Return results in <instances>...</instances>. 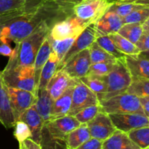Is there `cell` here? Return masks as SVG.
I'll return each mask as SVG.
<instances>
[{
	"instance_id": "26",
	"label": "cell",
	"mask_w": 149,
	"mask_h": 149,
	"mask_svg": "<svg viewBox=\"0 0 149 149\" xmlns=\"http://www.w3.org/2000/svg\"><path fill=\"white\" fill-rule=\"evenodd\" d=\"M39 145L42 149H68L65 139L58 138L48 131L45 124L41 132V141Z\"/></svg>"
},
{
	"instance_id": "10",
	"label": "cell",
	"mask_w": 149,
	"mask_h": 149,
	"mask_svg": "<svg viewBox=\"0 0 149 149\" xmlns=\"http://www.w3.org/2000/svg\"><path fill=\"white\" fill-rule=\"evenodd\" d=\"M116 130L128 132L138 128L149 127L148 117L140 113H109Z\"/></svg>"
},
{
	"instance_id": "43",
	"label": "cell",
	"mask_w": 149,
	"mask_h": 149,
	"mask_svg": "<svg viewBox=\"0 0 149 149\" xmlns=\"http://www.w3.org/2000/svg\"><path fill=\"white\" fill-rule=\"evenodd\" d=\"M23 1L25 2V5L23 11L27 12L36 8L38 5H39L45 0H23Z\"/></svg>"
},
{
	"instance_id": "27",
	"label": "cell",
	"mask_w": 149,
	"mask_h": 149,
	"mask_svg": "<svg viewBox=\"0 0 149 149\" xmlns=\"http://www.w3.org/2000/svg\"><path fill=\"white\" fill-rule=\"evenodd\" d=\"M89 89L95 93L99 102L102 101L105 94L107 91V84L101 79V77L95 76L86 75L79 79Z\"/></svg>"
},
{
	"instance_id": "5",
	"label": "cell",
	"mask_w": 149,
	"mask_h": 149,
	"mask_svg": "<svg viewBox=\"0 0 149 149\" xmlns=\"http://www.w3.org/2000/svg\"><path fill=\"white\" fill-rule=\"evenodd\" d=\"M103 112L108 113H140L145 115L140 97L128 93L117 95L100 102Z\"/></svg>"
},
{
	"instance_id": "3",
	"label": "cell",
	"mask_w": 149,
	"mask_h": 149,
	"mask_svg": "<svg viewBox=\"0 0 149 149\" xmlns=\"http://www.w3.org/2000/svg\"><path fill=\"white\" fill-rule=\"evenodd\" d=\"M1 77L7 87L29 91L36 95L37 94L38 86L33 66L5 67Z\"/></svg>"
},
{
	"instance_id": "4",
	"label": "cell",
	"mask_w": 149,
	"mask_h": 149,
	"mask_svg": "<svg viewBox=\"0 0 149 149\" xmlns=\"http://www.w3.org/2000/svg\"><path fill=\"white\" fill-rule=\"evenodd\" d=\"M101 79L107 84V91L103 100L127 91L132 83V78L127 67L125 60H116L113 69Z\"/></svg>"
},
{
	"instance_id": "42",
	"label": "cell",
	"mask_w": 149,
	"mask_h": 149,
	"mask_svg": "<svg viewBox=\"0 0 149 149\" xmlns=\"http://www.w3.org/2000/svg\"><path fill=\"white\" fill-rule=\"evenodd\" d=\"M141 52L149 51V33L143 32L140 39L135 44Z\"/></svg>"
},
{
	"instance_id": "13",
	"label": "cell",
	"mask_w": 149,
	"mask_h": 149,
	"mask_svg": "<svg viewBox=\"0 0 149 149\" xmlns=\"http://www.w3.org/2000/svg\"><path fill=\"white\" fill-rule=\"evenodd\" d=\"M89 48L74 55L61 69L71 78L80 79L87 75L91 65Z\"/></svg>"
},
{
	"instance_id": "51",
	"label": "cell",
	"mask_w": 149,
	"mask_h": 149,
	"mask_svg": "<svg viewBox=\"0 0 149 149\" xmlns=\"http://www.w3.org/2000/svg\"><path fill=\"white\" fill-rule=\"evenodd\" d=\"M136 4H144V5L149 6V0H140V1H136Z\"/></svg>"
},
{
	"instance_id": "35",
	"label": "cell",
	"mask_w": 149,
	"mask_h": 149,
	"mask_svg": "<svg viewBox=\"0 0 149 149\" xmlns=\"http://www.w3.org/2000/svg\"><path fill=\"white\" fill-rule=\"evenodd\" d=\"M127 93L135 95L139 97H149V79H132Z\"/></svg>"
},
{
	"instance_id": "38",
	"label": "cell",
	"mask_w": 149,
	"mask_h": 149,
	"mask_svg": "<svg viewBox=\"0 0 149 149\" xmlns=\"http://www.w3.org/2000/svg\"><path fill=\"white\" fill-rule=\"evenodd\" d=\"M149 17V6L135 10L128 15L122 17L123 24L125 23H141L143 24Z\"/></svg>"
},
{
	"instance_id": "2",
	"label": "cell",
	"mask_w": 149,
	"mask_h": 149,
	"mask_svg": "<svg viewBox=\"0 0 149 149\" xmlns=\"http://www.w3.org/2000/svg\"><path fill=\"white\" fill-rule=\"evenodd\" d=\"M51 28L52 26L49 23H42L29 36L15 44L13 55L10 57L6 67L33 66L36 54Z\"/></svg>"
},
{
	"instance_id": "25",
	"label": "cell",
	"mask_w": 149,
	"mask_h": 149,
	"mask_svg": "<svg viewBox=\"0 0 149 149\" xmlns=\"http://www.w3.org/2000/svg\"><path fill=\"white\" fill-rule=\"evenodd\" d=\"M59 63L60 61L57 57L56 54L52 51L49 59L45 63L42 71H41L39 84H38V90L46 89L49 81L57 71V68H58Z\"/></svg>"
},
{
	"instance_id": "21",
	"label": "cell",
	"mask_w": 149,
	"mask_h": 149,
	"mask_svg": "<svg viewBox=\"0 0 149 149\" xmlns=\"http://www.w3.org/2000/svg\"><path fill=\"white\" fill-rule=\"evenodd\" d=\"M102 149H141L128 136L127 132L116 130L103 142Z\"/></svg>"
},
{
	"instance_id": "45",
	"label": "cell",
	"mask_w": 149,
	"mask_h": 149,
	"mask_svg": "<svg viewBox=\"0 0 149 149\" xmlns=\"http://www.w3.org/2000/svg\"><path fill=\"white\" fill-rule=\"evenodd\" d=\"M140 100L144 113L146 116L149 117V97H140Z\"/></svg>"
},
{
	"instance_id": "22",
	"label": "cell",
	"mask_w": 149,
	"mask_h": 149,
	"mask_svg": "<svg viewBox=\"0 0 149 149\" xmlns=\"http://www.w3.org/2000/svg\"><path fill=\"white\" fill-rule=\"evenodd\" d=\"M53 103L54 100L46 89L38 90L34 105L36 111L45 123L50 121L51 110Z\"/></svg>"
},
{
	"instance_id": "32",
	"label": "cell",
	"mask_w": 149,
	"mask_h": 149,
	"mask_svg": "<svg viewBox=\"0 0 149 149\" xmlns=\"http://www.w3.org/2000/svg\"><path fill=\"white\" fill-rule=\"evenodd\" d=\"M116 62V59L109 60L103 62L91 64L87 75L95 77H104L111 71Z\"/></svg>"
},
{
	"instance_id": "19",
	"label": "cell",
	"mask_w": 149,
	"mask_h": 149,
	"mask_svg": "<svg viewBox=\"0 0 149 149\" xmlns=\"http://www.w3.org/2000/svg\"><path fill=\"white\" fill-rule=\"evenodd\" d=\"M125 62L132 79H149V60L138 55H126Z\"/></svg>"
},
{
	"instance_id": "53",
	"label": "cell",
	"mask_w": 149,
	"mask_h": 149,
	"mask_svg": "<svg viewBox=\"0 0 149 149\" xmlns=\"http://www.w3.org/2000/svg\"><path fill=\"white\" fill-rule=\"evenodd\" d=\"M1 71H0V77H1Z\"/></svg>"
},
{
	"instance_id": "39",
	"label": "cell",
	"mask_w": 149,
	"mask_h": 149,
	"mask_svg": "<svg viewBox=\"0 0 149 149\" xmlns=\"http://www.w3.org/2000/svg\"><path fill=\"white\" fill-rule=\"evenodd\" d=\"M24 5L23 0H0V15L23 10Z\"/></svg>"
},
{
	"instance_id": "16",
	"label": "cell",
	"mask_w": 149,
	"mask_h": 149,
	"mask_svg": "<svg viewBox=\"0 0 149 149\" xmlns=\"http://www.w3.org/2000/svg\"><path fill=\"white\" fill-rule=\"evenodd\" d=\"M122 25L123 23L122 17L113 12L108 10L95 23L96 36L97 38L102 36L109 35L111 33H117Z\"/></svg>"
},
{
	"instance_id": "6",
	"label": "cell",
	"mask_w": 149,
	"mask_h": 149,
	"mask_svg": "<svg viewBox=\"0 0 149 149\" xmlns=\"http://www.w3.org/2000/svg\"><path fill=\"white\" fill-rule=\"evenodd\" d=\"M113 3L111 0H82L74 4L73 11L79 19L94 23L109 10Z\"/></svg>"
},
{
	"instance_id": "28",
	"label": "cell",
	"mask_w": 149,
	"mask_h": 149,
	"mask_svg": "<svg viewBox=\"0 0 149 149\" xmlns=\"http://www.w3.org/2000/svg\"><path fill=\"white\" fill-rule=\"evenodd\" d=\"M143 32V30L142 24L131 23L122 25L117 33L135 45L142 35Z\"/></svg>"
},
{
	"instance_id": "18",
	"label": "cell",
	"mask_w": 149,
	"mask_h": 149,
	"mask_svg": "<svg viewBox=\"0 0 149 149\" xmlns=\"http://www.w3.org/2000/svg\"><path fill=\"white\" fill-rule=\"evenodd\" d=\"M19 120L25 122L29 126L31 132V139L37 143H40L41 132H42L45 122L36 111L35 105H32L29 109H28L20 116Z\"/></svg>"
},
{
	"instance_id": "44",
	"label": "cell",
	"mask_w": 149,
	"mask_h": 149,
	"mask_svg": "<svg viewBox=\"0 0 149 149\" xmlns=\"http://www.w3.org/2000/svg\"><path fill=\"white\" fill-rule=\"evenodd\" d=\"M13 49L10 46V45L4 43L0 44V55L6 57H11L13 55Z\"/></svg>"
},
{
	"instance_id": "31",
	"label": "cell",
	"mask_w": 149,
	"mask_h": 149,
	"mask_svg": "<svg viewBox=\"0 0 149 149\" xmlns=\"http://www.w3.org/2000/svg\"><path fill=\"white\" fill-rule=\"evenodd\" d=\"M95 41L103 49H104L106 52H109L110 55H111L114 58H116V60H120V61L125 60L126 55H125V53H123L122 52H121V51L116 47L115 44L113 43V41L111 39V38L109 37V35L97 37Z\"/></svg>"
},
{
	"instance_id": "24",
	"label": "cell",
	"mask_w": 149,
	"mask_h": 149,
	"mask_svg": "<svg viewBox=\"0 0 149 149\" xmlns=\"http://www.w3.org/2000/svg\"><path fill=\"white\" fill-rule=\"evenodd\" d=\"M90 138L91 136L87 124H81L80 126L67 135L65 140L67 148L77 149Z\"/></svg>"
},
{
	"instance_id": "9",
	"label": "cell",
	"mask_w": 149,
	"mask_h": 149,
	"mask_svg": "<svg viewBox=\"0 0 149 149\" xmlns=\"http://www.w3.org/2000/svg\"><path fill=\"white\" fill-rule=\"evenodd\" d=\"M97 39L95 29V23L88 25L79 35L76 37L74 43L69 48L68 52L63 57L57 68L58 70H61L74 55L78 54L81 51L90 47V45Z\"/></svg>"
},
{
	"instance_id": "1",
	"label": "cell",
	"mask_w": 149,
	"mask_h": 149,
	"mask_svg": "<svg viewBox=\"0 0 149 149\" xmlns=\"http://www.w3.org/2000/svg\"><path fill=\"white\" fill-rule=\"evenodd\" d=\"M74 6L61 0H45L29 11L20 10L0 15V42L19 43L45 22L52 27L74 14Z\"/></svg>"
},
{
	"instance_id": "54",
	"label": "cell",
	"mask_w": 149,
	"mask_h": 149,
	"mask_svg": "<svg viewBox=\"0 0 149 149\" xmlns=\"http://www.w3.org/2000/svg\"><path fill=\"white\" fill-rule=\"evenodd\" d=\"M148 120H149V117H148Z\"/></svg>"
},
{
	"instance_id": "12",
	"label": "cell",
	"mask_w": 149,
	"mask_h": 149,
	"mask_svg": "<svg viewBox=\"0 0 149 149\" xmlns=\"http://www.w3.org/2000/svg\"><path fill=\"white\" fill-rule=\"evenodd\" d=\"M7 91L15 118L17 122L19 120L20 116L32 105L34 104L36 95L29 91L9 87H7Z\"/></svg>"
},
{
	"instance_id": "33",
	"label": "cell",
	"mask_w": 149,
	"mask_h": 149,
	"mask_svg": "<svg viewBox=\"0 0 149 149\" xmlns=\"http://www.w3.org/2000/svg\"><path fill=\"white\" fill-rule=\"evenodd\" d=\"M147 5L136 4V3H119L113 2L109 7V11L113 12L121 17H124L128 15L135 10L143 8Z\"/></svg>"
},
{
	"instance_id": "50",
	"label": "cell",
	"mask_w": 149,
	"mask_h": 149,
	"mask_svg": "<svg viewBox=\"0 0 149 149\" xmlns=\"http://www.w3.org/2000/svg\"><path fill=\"white\" fill-rule=\"evenodd\" d=\"M61 1H66V2H69V3H71V4H77V3L80 2L81 1H82V0H61ZM111 1H112L113 2H114L115 0H111Z\"/></svg>"
},
{
	"instance_id": "15",
	"label": "cell",
	"mask_w": 149,
	"mask_h": 149,
	"mask_svg": "<svg viewBox=\"0 0 149 149\" xmlns=\"http://www.w3.org/2000/svg\"><path fill=\"white\" fill-rule=\"evenodd\" d=\"M0 122L6 128L14 127L16 123L7 87L0 77Z\"/></svg>"
},
{
	"instance_id": "47",
	"label": "cell",
	"mask_w": 149,
	"mask_h": 149,
	"mask_svg": "<svg viewBox=\"0 0 149 149\" xmlns=\"http://www.w3.org/2000/svg\"><path fill=\"white\" fill-rule=\"evenodd\" d=\"M143 32L149 33V17L142 24Z\"/></svg>"
},
{
	"instance_id": "40",
	"label": "cell",
	"mask_w": 149,
	"mask_h": 149,
	"mask_svg": "<svg viewBox=\"0 0 149 149\" xmlns=\"http://www.w3.org/2000/svg\"><path fill=\"white\" fill-rule=\"evenodd\" d=\"M14 127V136L19 143L24 142L26 139L31 138V132L25 122L20 120L17 121Z\"/></svg>"
},
{
	"instance_id": "55",
	"label": "cell",
	"mask_w": 149,
	"mask_h": 149,
	"mask_svg": "<svg viewBox=\"0 0 149 149\" xmlns=\"http://www.w3.org/2000/svg\"><path fill=\"white\" fill-rule=\"evenodd\" d=\"M147 149H149V148H147Z\"/></svg>"
},
{
	"instance_id": "49",
	"label": "cell",
	"mask_w": 149,
	"mask_h": 149,
	"mask_svg": "<svg viewBox=\"0 0 149 149\" xmlns=\"http://www.w3.org/2000/svg\"><path fill=\"white\" fill-rule=\"evenodd\" d=\"M139 55H141L143 58H145L146 59L149 60V51H145V52H141L139 53Z\"/></svg>"
},
{
	"instance_id": "36",
	"label": "cell",
	"mask_w": 149,
	"mask_h": 149,
	"mask_svg": "<svg viewBox=\"0 0 149 149\" xmlns=\"http://www.w3.org/2000/svg\"><path fill=\"white\" fill-rule=\"evenodd\" d=\"M90 56L91 63H97L103 62V61H109V60L116 59L111 55L106 52L104 49L101 47L96 41H95L89 47Z\"/></svg>"
},
{
	"instance_id": "7",
	"label": "cell",
	"mask_w": 149,
	"mask_h": 149,
	"mask_svg": "<svg viewBox=\"0 0 149 149\" xmlns=\"http://www.w3.org/2000/svg\"><path fill=\"white\" fill-rule=\"evenodd\" d=\"M91 23L79 19L73 14L55 23L50 29L49 35L55 40L77 37Z\"/></svg>"
},
{
	"instance_id": "30",
	"label": "cell",
	"mask_w": 149,
	"mask_h": 149,
	"mask_svg": "<svg viewBox=\"0 0 149 149\" xmlns=\"http://www.w3.org/2000/svg\"><path fill=\"white\" fill-rule=\"evenodd\" d=\"M127 133L140 148H149V127L132 130Z\"/></svg>"
},
{
	"instance_id": "29",
	"label": "cell",
	"mask_w": 149,
	"mask_h": 149,
	"mask_svg": "<svg viewBox=\"0 0 149 149\" xmlns=\"http://www.w3.org/2000/svg\"><path fill=\"white\" fill-rule=\"evenodd\" d=\"M109 36L113 41L116 47L125 55H138L141 52L135 44L130 42L118 33H111Z\"/></svg>"
},
{
	"instance_id": "41",
	"label": "cell",
	"mask_w": 149,
	"mask_h": 149,
	"mask_svg": "<svg viewBox=\"0 0 149 149\" xmlns=\"http://www.w3.org/2000/svg\"><path fill=\"white\" fill-rule=\"evenodd\" d=\"M103 142L97 138H90L77 149H102Z\"/></svg>"
},
{
	"instance_id": "52",
	"label": "cell",
	"mask_w": 149,
	"mask_h": 149,
	"mask_svg": "<svg viewBox=\"0 0 149 149\" xmlns=\"http://www.w3.org/2000/svg\"><path fill=\"white\" fill-rule=\"evenodd\" d=\"M19 149H29L26 146L24 142H22L19 143Z\"/></svg>"
},
{
	"instance_id": "48",
	"label": "cell",
	"mask_w": 149,
	"mask_h": 149,
	"mask_svg": "<svg viewBox=\"0 0 149 149\" xmlns=\"http://www.w3.org/2000/svg\"><path fill=\"white\" fill-rule=\"evenodd\" d=\"M140 0H115L114 2L119 3H135Z\"/></svg>"
},
{
	"instance_id": "14",
	"label": "cell",
	"mask_w": 149,
	"mask_h": 149,
	"mask_svg": "<svg viewBox=\"0 0 149 149\" xmlns=\"http://www.w3.org/2000/svg\"><path fill=\"white\" fill-rule=\"evenodd\" d=\"M81 123L74 116L65 115L63 117L45 122V125L51 134L58 138L66 140L69 132L80 126Z\"/></svg>"
},
{
	"instance_id": "8",
	"label": "cell",
	"mask_w": 149,
	"mask_h": 149,
	"mask_svg": "<svg viewBox=\"0 0 149 149\" xmlns=\"http://www.w3.org/2000/svg\"><path fill=\"white\" fill-rule=\"evenodd\" d=\"M98 103L100 102L95 93L78 79L73 90L72 101L68 115L75 116L81 109Z\"/></svg>"
},
{
	"instance_id": "23",
	"label": "cell",
	"mask_w": 149,
	"mask_h": 149,
	"mask_svg": "<svg viewBox=\"0 0 149 149\" xmlns=\"http://www.w3.org/2000/svg\"><path fill=\"white\" fill-rule=\"evenodd\" d=\"M52 47L51 45L50 40L49 36H47L46 39L44 40L36 54V58H35L34 63H33V69H34L35 79H36V84H39V77H40L41 71L43 68L45 63L47 61L50 56L51 53L52 52Z\"/></svg>"
},
{
	"instance_id": "46",
	"label": "cell",
	"mask_w": 149,
	"mask_h": 149,
	"mask_svg": "<svg viewBox=\"0 0 149 149\" xmlns=\"http://www.w3.org/2000/svg\"><path fill=\"white\" fill-rule=\"evenodd\" d=\"M24 143L29 149H42V147H41V146L39 143L34 142L33 140L30 139V138L26 139L24 141Z\"/></svg>"
},
{
	"instance_id": "37",
	"label": "cell",
	"mask_w": 149,
	"mask_h": 149,
	"mask_svg": "<svg viewBox=\"0 0 149 149\" xmlns=\"http://www.w3.org/2000/svg\"><path fill=\"white\" fill-rule=\"evenodd\" d=\"M103 111L100 103L93 105L81 109L75 115V117L81 124L87 123L93 119L99 112Z\"/></svg>"
},
{
	"instance_id": "11",
	"label": "cell",
	"mask_w": 149,
	"mask_h": 149,
	"mask_svg": "<svg viewBox=\"0 0 149 149\" xmlns=\"http://www.w3.org/2000/svg\"><path fill=\"white\" fill-rule=\"evenodd\" d=\"M87 124L91 138L102 141L109 138L116 130L109 115L103 111L99 112Z\"/></svg>"
},
{
	"instance_id": "20",
	"label": "cell",
	"mask_w": 149,
	"mask_h": 149,
	"mask_svg": "<svg viewBox=\"0 0 149 149\" xmlns=\"http://www.w3.org/2000/svg\"><path fill=\"white\" fill-rule=\"evenodd\" d=\"M76 84H71L61 96H59L58 98L54 100L53 106H52V110H51L50 121L68 115L70 109H71V101H72V93Z\"/></svg>"
},
{
	"instance_id": "34",
	"label": "cell",
	"mask_w": 149,
	"mask_h": 149,
	"mask_svg": "<svg viewBox=\"0 0 149 149\" xmlns=\"http://www.w3.org/2000/svg\"><path fill=\"white\" fill-rule=\"evenodd\" d=\"M48 36H49L51 45H52V50L56 54L58 60L61 62V60L63 58L66 52H68L69 48L71 47L72 44L74 43L76 37L67 38V39H63V40H55V39H52L49 34H48Z\"/></svg>"
},
{
	"instance_id": "17",
	"label": "cell",
	"mask_w": 149,
	"mask_h": 149,
	"mask_svg": "<svg viewBox=\"0 0 149 149\" xmlns=\"http://www.w3.org/2000/svg\"><path fill=\"white\" fill-rule=\"evenodd\" d=\"M78 79H72L62 69L58 70L48 82L46 90L54 100L61 96L71 84L77 83Z\"/></svg>"
}]
</instances>
